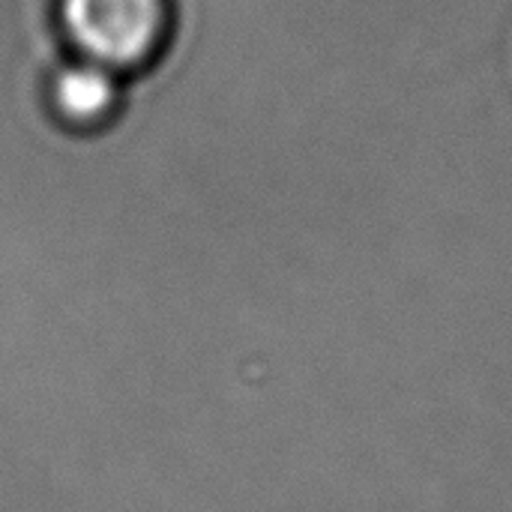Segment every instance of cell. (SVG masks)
I'll list each match as a JSON object with an SVG mask.
<instances>
[{
    "label": "cell",
    "mask_w": 512,
    "mask_h": 512,
    "mask_svg": "<svg viewBox=\"0 0 512 512\" xmlns=\"http://www.w3.org/2000/svg\"><path fill=\"white\" fill-rule=\"evenodd\" d=\"M57 18L84 60L123 72L141 69L162 48L168 0H57Z\"/></svg>",
    "instance_id": "obj_1"
},
{
    "label": "cell",
    "mask_w": 512,
    "mask_h": 512,
    "mask_svg": "<svg viewBox=\"0 0 512 512\" xmlns=\"http://www.w3.org/2000/svg\"><path fill=\"white\" fill-rule=\"evenodd\" d=\"M120 102L117 72L102 63L78 60L60 66L51 78V105L69 126H96L114 114Z\"/></svg>",
    "instance_id": "obj_2"
}]
</instances>
